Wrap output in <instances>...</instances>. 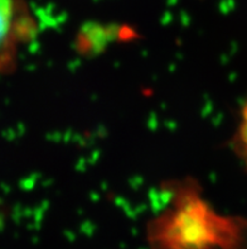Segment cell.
I'll return each mask as SVG.
<instances>
[{
	"instance_id": "6da1fadb",
	"label": "cell",
	"mask_w": 247,
	"mask_h": 249,
	"mask_svg": "<svg viewBox=\"0 0 247 249\" xmlns=\"http://www.w3.org/2000/svg\"><path fill=\"white\" fill-rule=\"evenodd\" d=\"M242 228L232 221H192L181 215L175 221L155 224L150 231L154 249H247Z\"/></svg>"
},
{
	"instance_id": "7a4b0ae2",
	"label": "cell",
	"mask_w": 247,
	"mask_h": 249,
	"mask_svg": "<svg viewBox=\"0 0 247 249\" xmlns=\"http://www.w3.org/2000/svg\"><path fill=\"white\" fill-rule=\"evenodd\" d=\"M35 33L37 23L24 0H0V75L16 70L20 48Z\"/></svg>"
}]
</instances>
